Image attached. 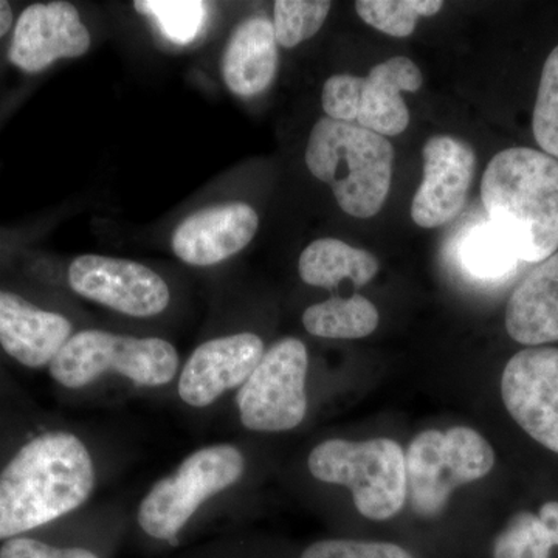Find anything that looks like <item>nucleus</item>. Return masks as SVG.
I'll use <instances>...</instances> for the list:
<instances>
[{
  "mask_svg": "<svg viewBox=\"0 0 558 558\" xmlns=\"http://www.w3.org/2000/svg\"><path fill=\"white\" fill-rule=\"evenodd\" d=\"M481 199L520 260L542 263L557 252V159L531 148L501 150L484 171Z\"/></svg>",
  "mask_w": 558,
  "mask_h": 558,
  "instance_id": "f03ea898",
  "label": "nucleus"
},
{
  "mask_svg": "<svg viewBox=\"0 0 558 558\" xmlns=\"http://www.w3.org/2000/svg\"><path fill=\"white\" fill-rule=\"evenodd\" d=\"M135 10L159 22L161 31L175 43L196 38L205 17L202 2H135Z\"/></svg>",
  "mask_w": 558,
  "mask_h": 558,
  "instance_id": "a878e982",
  "label": "nucleus"
},
{
  "mask_svg": "<svg viewBox=\"0 0 558 558\" xmlns=\"http://www.w3.org/2000/svg\"><path fill=\"white\" fill-rule=\"evenodd\" d=\"M440 0H359L360 20L385 35L407 38L416 28L418 17L435 16L442 9Z\"/></svg>",
  "mask_w": 558,
  "mask_h": 558,
  "instance_id": "4be33fe9",
  "label": "nucleus"
},
{
  "mask_svg": "<svg viewBox=\"0 0 558 558\" xmlns=\"http://www.w3.org/2000/svg\"><path fill=\"white\" fill-rule=\"evenodd\" d=\"M307 332L322 339L354 340L368 337L379 326V312L365 296H332L307 307L303 315Z\"/></svg>",
  "mask_w": 558,
  "mask_h": 558,
  "instance_id": "aec40b11",
  "label": "nucleus"
},
{
  "mask_svg": "<svg viewBox=\"0 0 558 558\" xmlns=\"http://www.w3.org/2000/svg\"><path fill=\"white\" fill-rule=\"evenodd\" d=\"M278 70L274 24L264 16L244 20L231 33L222 57V76L231 94L252 98L269 89Z\"/></svg>",
  "mask_w": 558,
  "mask_h": 558,
  "instance_id": "f3484780",
  "label": "nucleus"
},
{
  "mask_svg": "<svg viewBox=\"0 0 558 558\" xmlns=\"http://www.w3.org/2000/svg\"><path fill=\"white\" fill-rule=\"evenodd\" d=\"M506 329L527 347L558 341V252L513 290L506 307Z\"/></svg>",
  "mask_w": 558,
  "mask_h": 558,
  "instance_id": "a211bd4d",
  "label": "nucleus"
},
{
  "mask_svg": "<svg viewBox=\"0 0 558 558\" xmlns=\"http://www.w3.org/2000/svg\"><path fill=\"white\" fill-rule=\"evenodd\" d=\"M532 131L543 153L558 160V46L543 65Z\"/></svg>",
  "mask_w": 558,
  "mask_h": 558,
  "instance_id": "b1692460",
  "label": "nucleus"
},
{
  "mask_svg": "<svg viewBox=\"0 0 558 558\" xmlns=\"http://www.w3.org/2000/svg\"><path fill=\"white\" fill-rule=\"evenodd\" d=\"M264 352L263 340L252 332L205 341L180 371V399L193 409H207L230 389L241 388Z\"/></svg>",
  "mask_w": 558,
  "mask_h": 558,
  "instance_id": "f8f14e48",
  "label": "nucleus"
},
{
  "mask_svg": "<svg viewBox=\"0 0 558 558\" xmlns=\"http://www.w3.org/2000/svg\"><path fill=\"white\" fill-rule=\"evenodd\" d=\"M97 481L86 444L69 432L28 440L0 472V539L21 537L81 508Z\"/></svg>",
  "mask_w": 558,
  "mask_h": 558,
  "instance_id": "f257e3e1",
  "label": "nucleus"
},
{
  "mask_svg": "<svg viewBox=\"0 0 558 558\" xmlns=\"http://www.w3.org/2000/svg\"><path fill=\"white\" fill-rule=\"evenodd\" d=\"M180 357L170 341L87 329L73 333L49 365L61 387L81 389L117 373L143 388H159L178 376Z\"/></svg>",
  "mask_w": 558,
  "mask_h": 558,
  "instance_id": "20e7f679",
  "label": "nucleus"
},
{
  "mask_svg": "<svg viewBox=\"0 0 558 558\" xmlns=\"http://www.w3.org/2000/svg\"><path fill=\"white\" fill-rule=\"evenodd\" d=\"M495 451L476 429H427L405 453L410 505L421 517H439L454 488L488 475Z\"/></svg>",
  "mask_w": 558,
  "mask_h": 558,
  "instance_id": "423d86ee",
  "label": "nucleus"
},
{
  "mask_svg": "<svg viewBox=\"0 0 558 558\" xmlns=\"http://www.w3.org/2000/svg\"><path fill=\"white\" fill-rule=\"evenodd\" d=\"M422 81L421 70L407 57L377 64L365 78L355 76L357 126L381 137L402 134L410 124V110L400 92H416Z\"/></svg>",
  "mask_w": 558,
  "mask_h": 558,
  "instance_id": "dca6fc26",
  "label": "nucleus"
},
{
  "mask_svg": "<svg viewBox=\"0 0 558 558\" xmlns=\"http://www.w3.org/2000/svg\"><path fill=\"white\" fill-rule=\"evenodd\" d=\"M458 255L470 277L486 282L510 277L520 263L509 242L488 220L465 234Z\"/></svg>",
  "mask_w": 558,
  "mask_h": 558,
  "instance_id": "412c9836",
  "label": "nucleus"
},
{
  "mask_svg": "<svg viewBox=\"0 0 558 558\" xmlns=\"http://www.w3.org/2000/svg\"><path fill=\"white\" fill-rule=\"evenodd\" d=\"M90 44V33L72 3H35L16 22L9 60L22 72L39 73L62 58L83 57Z\"/></svg>",
  "mask_w": 558,
  "mask_h": 558,
  "instance_id": "ddd939ff",
  "label": "nucleus"
},
{
  "mask_svg": "<svg viewBox=\"0 0 558 558\" xmlns=\"http://www.w3.org/2000/svg\"><path fill=\"white\" fill-rule=\"evenodd\" d=\"M304 159L312 174L332 189L347 215L368 219L384 207L395 163L387 137L325 117L312 128Z\"/></svg>",
  "mask_w": 558,
  "mask_h": 558,
  "instance_id": "7ed1b4c3",
  "label": "nucleus"
},
{
  "mask_svg": "<svg viewBox=\"0 0 558 558\" xmlns=\"http://www.w3.org/2000/svg\"><path fill=\"white\" fill-rule=\"evenodd\" d=\"M0 558H100L86 548H57L39 539L14 537L0 548Z\"/></svg>",
  "mask_w": 558,
  "mask_h": 558,
  "instance_id": "cd10ccee",
  "label": "nucleus"
},
{
  "mask_svg": "<svg viewBox=\"0 0 558 558\" xmlns=\"http://www.w3.org/2000/svg\"><path fill=\"white\" fill-rule=\"evenodd\" d=\"M332 2L328 0H277L274 3V31L278 46L293 49L317 35Z\"/></svg>",
  "mask_w": 558,
  "mask_h": 558,
  "instance_id": "5701e85b",
  "label": "nucleus"
},
{
  "mask_svg": "<svg viewBox=\"0 0 558 558\" xmlns=\"http://www.w3.org/2000/svg\"><path fill=\"white\" fill-rule=\"evenodd\" d=\"M553 548V539L538 515L521 512L498 535L494 558H549Z\"/></svg>",
  "mask_w": 558,
  "mask_h": 558,
  "instance_id": "393cba45",
  "label": "nucleus"
},
{
  "mask_svg": "<svg viewBox=\"0 0 558 558\" xmlns=\"http://www.w3.org/2000/svg\"><path fill=\"white\" fill-rule=\"evenodd\" d=\"M11 25H13V10L9 2L0 0V38L10 32Z\"/></svg>",
  "mask_w": 558,
  "mask_h": 558,
  "instance_id": "c756f323",
  "label": "nucleus"
},
{
  "mask_svg": "<svg viewBox=\"0 0 558 558\" xmlns=\"http://www.w3.org/2000/svg\"><path fill=\"white\" fill-rule=\"evenodd\" d=\"M424 179L411 202V218L422 229H438L464 207L475 175V153L468 143L436 135L425 143Z\"/></svg>",
  "mask_w": 558,
  "mask_h": 558,
  "instance_id": "9b49d317",
  "label": "nucleus"
},
{
  "mask_svg": "<svg viewBox=\"0 0 558 558\" xmlns=\"http://www.w3.org/2000/svg\"><path fill=\"white\" fill-rule=\"evenodd\" d=\"M245 458L231 444L191 453L172 475L157 481L140 502L138 526L150 538L174 542L207 499L244 475Z\"/></svg>",
  "mask_w": 558,
  "mask_h": 558,
  "instance_id": "0eeeda50",
  "label": "nucleus"
},
{
  "mask_svg": "<svg viewBox=\"0 0 558 558\" xmlns=\"http://www.w3.org/2000/svg\"><path fill=\"white\" fill-rule=\"evenodd\" d=\"M259 229V216L244 202L213 205L179 223L171 247L180 260L209 267L242 252Z\"/></svg>",
  "mask_w": 558,
  "mask_h": 558,
  "instance_id": "4468645a",
  "label": "nucleus"
},
{
  "mask_svg": "<svg viewBox=\"0 0 558 558\" xmlns=\"http://www.w3.org/2000/svg\"><path fill=\"white\" fill-rule=\"evenodd\" d=\"M76 295L135 318L156 317L171 301L170 286L149 267L131 259L83 255L69 267Z\"/></svg>",
  "mask_w": 558,
  "mask_h": 558,
  "instance_id": "1a4fd4ad",
  "label": "nucleus"
},
{
  "mask_svg": "<svg viewBox=\"0 0 558 558\" xmlns=\"http://www.w3.org/2000/svg\"><path fill=\"white\" fill-rule=\"evenodd\" d=\"M307 465L318 481L351 488L365 519L389 520L405 506V453L396 440H325L311 451Z\"/></svg>",
  "mask_w": 558,
  "mask_h": 558,
  "instance_id": "39448f33",
  "label": "nucleus"
},
{
  "mask_svg": "<svg viewBox=\"0 0 558 558\" xmlns=\"http://www.w3.org/2000/svg\"><path fill=\"white\" fill-rule=\"evenodd\" d=\"M301 558H414L395 543L323 539L301 554Z\"/></svg>",
  "mask_w": 558,
  "mask_h": 558,
  "instance_id": "bb28decb",
  "label": "nucleus"
},
{
  "mask_svg": "<svg viewBox=\"0 0 558 558\" xmlns=\"http://www.w3.org/2000/svg\"><path fill=\"white\" fill-rule=\"evenodd\" d=\"M306 344L288 337L264 352L258 366L238 391L242 425L250 432L282 433L306 417Z\"/></svg>",
  "mask_w": 558,
  "mask_h": 558,
  "instance_id": "6e6552de",
  "label": "nucleus"
},
{
  "mask_svg": "<svg viewBox=\"0 0 558 558\" xmlns=\"http://www.w3.org/2000/svg\"><path fill=\"white\" fill-rule=\"evenodd\" d=\"M72 323L13 292L0 290V347L27 368L49 366L73 336Z\"/></svg>",
  "mask_w": 558,
  "mask_h": 558,
  "instance_id": "2eb2a0df",
  "label": "nucleus"
},
{
  "mask_svg": "<svg viewBox=\"0 0 558 558\" xmlns=\"http://www.w3.org/2000/svg\"><path fill=\"white\" fill-rule=\"evenodd\" d=\"M501 396L513 421L558 453V349L529 348L513 355L502 373Z\"/></svg>",
  "mask_w": 558,
  "mask_h": 558,
  "instance_id": "9d476101",
  "label": "nucleus"
},
{
  "mask_svg": "<svg viewBox=\"0 0 558 558\" xmlns=\"http://www.w3.org/2000/svg\"><path fill=\"white\" fill-rule=\"evenodd\" d=\"M538 519L548 531L554 546H558V502L550 501L543 505L538 512Z\"/></svg>",
  "mask_w": 558,
  "mask_h": 558,
  "instance_id": "c85d7f7f",
  "label": "nucleus"
},
{
  "mask_svg": "<svg viewBox=\"0 0 558 558\" xmlns=\"http://www.w3.org/2000/svg\"><path fill=\"white\" fill-rule=\"evenodd\" d=\"M379 269V260L373 253L333 238L312 242L299 260L301 279L314 288L336 289L344 279L355 288H363Z\"/></svg>",
  "mask_w": 558,
  "mask_h": 558,
  "instance_id": "6ab92c4d",
  "label": "nucleus"
}]
</instances>
